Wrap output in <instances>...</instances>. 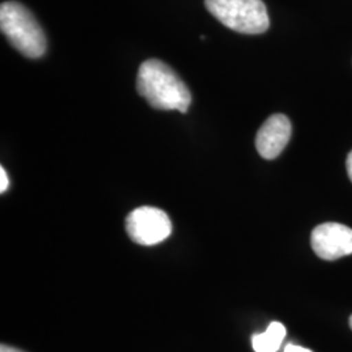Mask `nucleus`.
I'll list each match as a JSON object with an SVG mask.
<instances>
[{
	"instance_id": "f257e3e1",
	"label": "nucleus",
	"mask_w": 352,
	"mask_h": 352,
	"mask_svg": "<svg viewBox=\"0 0 352 352\" xmlns=\"http://www.w3.org/2000/svg\"><path fill=\"white\" fill-rule=\"evenodd\" d=\"M138 91L157 110L184 113L192 102L186 82L171 67L158 59H149L140 65Z\"/></svg>"
},
{
	"instance_id": "f03ea898",
	"label": "nucleus",
	"mask_w": 352,
	"mask_h": 352,
	"mask_svg": "<svg viewBox=\"0 0 352 352\" xmlns=\"http://www.w3.org/2000/svg\"><path fill=\"white\" fill-rule=\"evenodd\" d=\"M0 29L17 51L32 59L46 52V36L36 17L21 3L6 1L0 7Z\"/></svg>"
},
{
	"instance_id": "7ed1b4c3",
	"label": "nucleus",
	"mask_w": 352,
	"mask_h": 352,
	"mask_svg": "<svg viewBox=\"0 0 352 352\" xmlns=\"http://www.w3.org/2000/svg\"><path fill=\"white\" fill-rule=\"evenodd\" d=\"M208 11L223 25L243 34H261L269 25L263 0H205Z\"/></svg>"
},
{
	"instance_id": "20e7f679",
	"label": "nucleus",
	"mask_w": 352,
	"mask_h": 352,
	"mask_svg": "<svg viewBox=\"0 0 352 352\" xmlns=\"http://www.w3.org/2000/svg\"><path fill=\"white\" fill-rule=\"evenodd\" d=\"M126 230L128 236L135 243L155 245L171 235L173 223L164 210L153 206H141L128 214Z\"/></svg>"
},
{
	"instance_id": "39448f33",
	"label": "nucleus",
	"mask_w": 352,
	"mask_h": 352,
	"mask_svg": "<svg viewBox=\"0 0 352 352\" xmlns=\"http://www.w3.org/2000/svg\"><path fill=\"white\" fill-rule=\"evenodd\" d=\"M311 244L316 254L327 261L352 254V228L340 223H322L312 231Z\"/></svg>"
},
{
	"instance_id": "423d86ee",
	"label": "nucleus",
	"mask_w": 352,
	"mask_h": 352,
	"mask_svg": "<svg viewBox=\"0 0 352 352\" xmlns=\"http://www.w3.org/2000/svg\"><path fill=\"white\" fill-rule=\"evenodd\" d=\"M292 126L283 113L272 115L256 136V148L265 160H274L286 148L291 139Z\"/></svg>"
},
{
	"instance_id": "0eeeda50",
	"label": "nucleus",
	"mask_w": 352,
	"mask_h": 352,
	"mask_svg": "<svg viewBox=\"0 0 352 352\" xmlns=\"http://www.w3.org/2000/svg\"><path fill=\"white\" fill-rule=\"evenodd\" d=\"M286 337V327L280 322H272L264 333L252 338L253 350L256 352H277Z\"/></svg>"
},
{
	"instance_id": "6e6552de",
	"label": "nucleus",
	"mask_w": 352,
	"mask_h": 352,
	"mask_svg": "<svg viewBox=\"0 0 352 352\" xmlns=\"http://www.w3.org/2000/svg\"><path fill=\"white\" fill-rule=\"evenodd\" d=\"M7 188H8V175L4 167H0V192L4 193Z\"/></svg>"
},
{
	"instance_id": "1a4fd4ad",
	"label": "nucleus",
	"mask_w": 352,
	"mask_h": 352,
	"mask_svg": "<svg viewBox=\"0 0 352 352\" xmlns=\"http://www.w3.org/2000/svg\"><path fill=\"white\" fill-rule=\"evenodd\" d=\"M285 352H312L308 349H304L300 346H296V344H287V347L285 349Z\"/></svg>"
},
{
	"instance_id": "9d476101",
	"label": "nucleus",
	"mask_w": 352,
	"mask_h": 352,
	"mask_svg": "<svg viewBox=\"0 0 352 352\" xmlns=\"http://www.w3.org/2000/svg\"><path fill=\"white\" fill-rule=\"evenodd\" d=\"M346 166H347V174H349V177L351 179L352 182V151L349 154V157H347V162H346Z\"/></svg>"
},
{
	"instance_id": "9b49d317",
	"label": "nucleus",
	"mask_w": 352,
	"mask_h": 352,
	"mask_svg": "<svg viewBox=\"0 0 352 352\" xmlns=\"http://www.w3.org/2000/svg\"><path fill=\"white\" fill-rule=\"evenodd\" d=\"M0 352H23L20 351V350H17V349H12V347H10V346H1L0 347Z\"/></svg>"
},
{
	"instance_id": "f8f14e48",
	"label": "nucleus",
	"mask_w": 352,
	"mask_h": 352,
	"mask_svg": "<svg viewBox=\"0 0 352 352\" xmlns=\"http://www.w3.org/2000/svg\"><path fill=\"white\" fill-rule=\"evenodd\" d=\"M350 327H351L352 329V316L350 317Z\"/></svg>"
}]
</instances>
